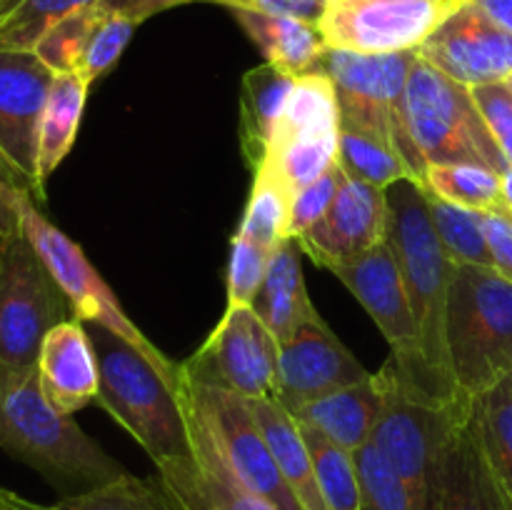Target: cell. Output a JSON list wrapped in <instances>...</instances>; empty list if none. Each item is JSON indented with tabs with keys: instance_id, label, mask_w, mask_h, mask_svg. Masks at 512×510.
Here are the masks:
<instances>
[{
	"instance_id": "6da1fadb",
	"label": "cell",
	"mask_w": 512,
	"mask_h": 510,
	"mask_svg": "<svg viewBox=\"0 0 512 510\" xmlns=\"http://www.w3.org/2000/svg\"><path fill=\"white\" fill-rule=\"evenodd\" d=\"M83 325L98 360L95 400L150 455L170 493H180L195 478L193 435L180 395V363L163 368L105 325Z\"/></svg>"
},
{
	"instance_id": "7a4b0ae2",
	"label": "cell",
	"mask_w": 512,
	"mask_h": 510,
	"mask_svg": "<svg viewBox=\"0 0 512 510\" xmlns=\"http://www.w3.org/2000/svg\"><path fill=\"white\" fill-rule=\"evenodd\" d=\"M388 195V235L385 240L393 248L403 270L418 328L420 358L430 375L435 393L443 403H458L463 398L455 385L448 358V295L453 283L455 265L445 253L438 233L433 228L425 188L413 178H403L385 188Z\"/></svg>"
},
{
	"instance_id": "3957f363",
	"label": "cell",
	"mask_w": 512,
	"mask_h": 510,
	"mask_svg": "<svg viewBox=\"0 0 512 510\" xmlns=\"http://www.w3.org/2000/svg\"><path fill=\"white\" fill-rule=\"evenodd\" d=\"M0 450L38 470L50 483L78 485L80 493L128 473L73 415L50 405L40 388L38 368L0 385Z\"/></svg>"
},
{
	"instance_id": "277c9868",
	"label": "cell",
	"mask_w": 512,
	"mask_h": 510,
	"mask_svg": "<svg viewBox=\"0 0 512 510\" xmlns=\"http://www.w3.org/2000/svg\"><path fill=\"white\" fill-rule=\"evenodd\" d=\"M448 358L463 398L512 373V283L495 268L455 265L448 295Z\"/></svg>"
},
{
	"instance_id": "5b68a950",
	"label": "cell",
	"mask_w": 512,
	"mask_h": 510,
	"mask_svg": "<svg viewBox=\"0 0 512 510\" xmlns=\"http://www.w3.org/2000/svg\"><path fill=\"white\" fill-rule=\"evenodd\" d=\"M418 50L365 55L328 48L313 70L328 75L340 105V123L383 140L408 165L410 178L425 183L428 163L405 125V88ZM310 70V73H313Z\"/></svg>"
},
{
	"instance_id": "8992f818",
	"label": "cell",
	"mask_w": 512,
	"mask_h": 510,
	"mask_svg": "<svg viewBox=\"0 0 512 510\" xmlns=\"http://www.w3.org/2000/svg\"><path fill=\"white\" fill-rule=\"evenodd\" d=\"M405 125L430 165L473 163L503 175L510 168L495 143L473 90L418 55L405 88Z\"/></svg>"
},
{
	"instance_id": "52a82bcc",
	"label": "cell",
	"mask_w": 512,
	"mask_h": 510,
	"mask_svg": "<svg viewBox=\"0 0 512 510\" xmlns=\"http://www.w3.org/2000/svg\"><path fill=\"white\" fill-rule=\"evenodd\" d=\"M380 375L385 400L370 443L400 475L415 510H435L450 430L468 413L473 400L443 405L418 398L405 388L390 360Z\"/></svg>"
},
{
	"instance_id": "ba28073f",
	"label": "cell",
	"mask_w": 512,
	"mask_h": 510,
	"mask_svg": "<svg viewBox=\"0 0 512 510\" xmlns=\"http://www.w3.org/2000/svg\"><path fill=\"white\" fill-rule=\"evenodd\" d=\"M73 313L23 230L0 233V385L38 368L50 330Z\"/></svg>"
},
{
	"instance_id": "9c48e42d",
	"label": "cell",
	"mask_w": 512,
	"mask_h": 510,
	"mask_svg": "<svg viewBox=\"0 0 512 510\" xmlns=\"http://www.w3.org/2000/svg\"><path fill=\"white\" fill-rule=\"evenodd\" d=\"M15 210H18V223L23 235L33 245L35 253L40 255V260L50 270V275L60 285V290L68 295L70 305H73V318L83 320V323L105 325L113 333H118L120 338L128 340L130 345L143 350L150 360H155L163 368H175L178 365L170 358H165L158 350V345L150 343V338H145L143 330L125 315V310L120 308L113 290L105 285V280L93 268V263L83 253V248L78 243H73L63 230L55 228L40 213V208L35 205V198L28 190H20L18 193Z\"/></svg>"
},
{
	"instance_id": "30bf717a",
	"label": "cell",
	"mask_w": 512,
	"mask_h": 510,
	"mask_svg": "<svg viewBox=\"0 0 512 510\" xmlns=\"http://www.w3.org/2000/svg\"><path fill=\"white\" fill-rule=\"evenodd\" d=\"M180 393L235 475L275 510H305L268 448L248 398L233 390L195 383L180 370Z\"/></svg>"
},
{
	"instance_id": "8fae6325",
	"label": "cell",
	"mask_w": 512,
	"mask_h": 510,
	"mask_svg": "<svg viewBox=\"0 0 512 510\" xmlns=\"http://www.w3.org/2000/svg\"><path fill=\"white\" fill-rule=\"evenodd\" d=\"M330 273L338 275L340 283L355 295V300L363 305L365 313L373 318L383 338L388 340L390 350H393L390 363L398 370L405 388L423 400L443 403L430 383L423 358H420L418 328H415L408 288H405L403 270H400L388 240L348 263L335 265Z\"/></svg>"
},
{
	"instance_id": "7c38bea8",
	"label": "cell",
	"mask_w": 512,
	"mask_h": 510,
	"mask_svg": "<svg viewBox=\"0 0 512 510\" xmlns=\"http://www.w3.org/2000/svg\"><path fill=\"white\" fill-rule=\"evenodd\" d=\"M180 370L195 383L233 390L248 400L278 393V340L250 305L225 310L203 348Z\"/></svg>"
},
{
	"instance_id": "4fadbf2b",
	"label": "cell",
	"mask_w": 512,
	"mask_h": 510,
	"mask_svg": "<svg viewBox=\"0 0 512 510\" xmlns=\"http://www.w3.org/2000/svg\"><path fill=\"white\" fill-rule=\"evenodd\" d=\"M50 70L35 50H0V173L45 198L38 175L40 120L53 85Z\"/></svg>"
},
{
	"instance_id": "5bb4252c",
	"label": "cell",
	"mask_w": 512,
	"mask_h": 510,
	"mask_svg": "<svg viewBox=\"0 0 512 510\" xmlns=\"http://www.w3.org/2000/svg\"><path fill=\"white\" fill-rule=\"evenodd\" d=\"M450 0H328L318 28L328 48L385 55L418 50Z\"/></svg>"
},
{
	"instance_id": "9a60e30c",
	"label": "cell",
	"mask_w": 512,
	"mask_h": 510,
	"mask_svg": "<svg viewBox=\"0 0 512 510\" xmlns=\"http://www.w3.org/2000/svg\"><path fill=\"white\" fill-rule=\"evenodd\" d=\"M418 55L468 88L512 78V33L463 0H450Z\"/></svg>"
},
{
	"instance_id": "2e32d148",
	"label": "cell",
	"mask_w": 512,
	"mask_h": 510,
	"mask_svg": "<svg viewBox=\"0 0 512 510\" xmlns=\"http://www.w3.org/2000/svg\"><path fill=\"white\" fill-rule=\"evenodd\" d=\"M368 375L370 373L358 363V358L345 348L343 340L318 315L300 325L288 340L278 343V393H275V400L288 413H295L303 405L360 383Z\"/></svg>"
},
{
	"instance_id": "e0dca14e",
	"label": "cell",
	"mask_w": 512,
	"mask_h": 510,
	"mask_svg": "<svg viewBox=\"0 0 512 510\" xmlns=\"http://www.w3.org/2000/svg\"><path fill=\"white\" fill-rule=\"evenodd\" d=\"M388 235V195L383 188L345 178L328 213L295 243L320 268L333 270L368 253Z\"/></svg>"
},
{
	"instance_id": "ac0fdd59",
	"label": "cell",
	"mask_w": 512,
	"mask_h": 510,
	"mask_svg": "<svg viewBox=\"0 0 512 510\" xmlns=\"http://www.w3.org/2000/svg\"><path fill=\"white\" fill-rule=\"evenodd\" d=\"M435 510H512V495L485 458L473 405L450 430Z\"/></svg>"
},
{
	"instance_id": "d6986e66",
	"label": "cell",
	"mask_w": 512,
	"mask_h": 510,
	"mask_svg": "<svg viewBox=\"0 0 512 510\" xmlns=\"http://www.w3.org/2000/svg\"><path fill=\"white\" fill-rule=\"evenodd\" d=\"M38 380L45 398L63 415H73L98 398V360L88 330L78 318L55 325L43 340Z\"/></svg>"
},
{
	"instance_id": "ffe728a7",
	"label": "cell",
	"mask_w": 512,
	"mask_h": 510,
	"mask_svg": "<svg viewBox=\"0 0 512 510\" xmlns=\"http://www.w3.org/2000/svg\"><path fill=\"white\" fill-rule=\"evenodd\" d=\"M383 400V375L370 373L360 383L313 400V403L303 405L290 415L300 425L318 430L350 453H358L373 438L375 423H378L380 410H383Z\"/></svg>"
},
{
	"instance_id": "44dd1931",
	"label": "cell",
	"mask_w": 512,
	"mask_h": 510,
	"mask_svg": "<svg viewBox=\"0 0 512 510\" xmlns=\"http://www.w3.org/2000/svg\"><path fill=\"white\" fill-rule=\"evenodd\" d=\"M300 255L303 250L298 248V243L293 238H285L273 250L263 285L250 305L278 343L288 340L300 325L318 318V310L305 288Z\"/></svg>"
},
{
	"instance_id": "7402d4cb",
	"label": "cell",
	"mask_w": 512,
	"mask_h": 510,
	"mask_svg": "<svg viewBox=\"0 0 512 510\" xmlns=\"http://www.w3.org/2000/svg\"><path fill=\"white\" fill-rule=\"evenodd\" d=\"M183 395V393H180ZM185 403V400H183ZM188 410V408H185ZM190 435H193L195 478L180 493H173L185 510H275L268 500L255 495L238 475L230 470L220 450L215 448L208 430L190 415Z\"/></svg>"
},
{
	"instance_id": "603a6c76",
	"label": "cell",
	"mask_w": 512,
	"mask_h": 510,
	"mask_svg": "<svg viewBox=\"0 0 512 510\" xmlns=\"http://www.w3.org/2000/svg\"><path fill=\"white\" fill-rule=\"evenodd\" d=\"M295 75L283 73L275 65L263 63L248 70L240 85V148L245 163L255 170L265 163L273 143V133L283 115Z\"/></svg>"
},
{
	"instance_id": "cb8c5ba5",
	"label": "cell",
	"mask_w": 512,
	"mask_h": 510,
	"mask_svg": "<svg viewBox=\"0 0 512 510\" xmlns=\"http://www.w3.org/2000/svg\"><path fill=\"white\" fill-rule=\"evenodd\" d=\"M233 15L245 35L265 55V63L275 65L295 78L310 73L328 50L320 28L308 20L255 13V10H233Z\"/></svg>"
},
{
	"instance_id": "d4e9b609",
	"label": "cell",
	"mask_w": 512,
	"mask_h": 510,
	"mask_svg": "<svg viewBox=\"0 0 512 510\" xmlns=\"http://www.w3.org/2000/svg\"><path fill=\"white\" fill-rule=\"evenodd\" d=\"M248 403L265 440H268V448L273 453L275 463H278L280 473H283L285 483L290 485L300 505L305 510H330L318 485V478H315L313 458H310V450L305 445L298 420L278 400L260 398L248 400Z\"/></svg>"
},
{
	"instance_id": "484cf974",
	"label": "cell",
	"mask_w": 512,
	"mask_h": 510,
	"mask_svg": "<svg viewBox=\"0 0 512 510\" xmlns=\"http://www.w3.org/2000/svg\"><path fill=\"white\" fill-rule=\"evenodd\" d=\"M323 138H340V105L333 80L320 70H313L295 78L273 133L270 153L300 140Z\"/></svg>"
},
{
	"instance_id": "4316f807",
	"label": "cell",
	"mask_w": 512,
	"mask_h": 510,
	"mask_svg": "<svg viewBox=\"0 0 512 510\" xmlns=\"http://www.w3.org/2000/svg\"><path fill=\"white\" fill-rule=\"evenodd\" d=\"M88 88L90 85L83 83L78 73H55L40 120L38 175L43 185L58 170L78 138Z\"/></svg>"
},
{
	"instance_id": "83f0119b",
	"label": "cell",
	"mask_w": 512,
	"mask_h": 510,
	"mask_svg": "<svg viewBox=\"0 0 512 510\" xmlns=\"http://www.w3.org/2000/svg\"><path fill=\"white\" fill-rule=\"evenodd\" d=\"M290 208H293V190L273 165L263 163L255 170L253 190L235 233L275 250L288 238Z\"/></svg>"
},
{
	"instance_id": "f1b7e54d",
	"label": "cell",
	"mask_w": 512,
	"mask_h": 510,
	"mask_svg": "<svg viewBox=\"0 0 512 510\" xmlns=\"http://www.w3.org/2000/svg\"><path fill=\"white\" fill-rule=\"evenodd\" d=\"M50 510H185L168 485L155 478L123 473L120 478L83 490L50 505Z\"/></svg>"
},
{
	"instance_id": "f546056e",
	"label": "cell",
	"mask_w": 512,
	"mask_h": 510,
	"mask_svg": "<svg viewBox=\"0 0 512 510\" xmlns=\"http://www.w3.org/2000/svg\"><path fill=\"white\" fill-rule=\"evenodd\" d=\"M428 198L430 220L443 243L445 253L458 265H483V268H495L493 253H490L488 238H485L483 210H470L463 205L448 203L438 198L430 190H425Z\"/></svg>"
},
{
	"instance_id": "4dcf8cb0",
	"label": "cell",
	"mask_w": 512,
	"mask_h": 510,
	"mask_svg": "<svg viewBox=\"0 0 512 510\" xmlns=\"http://www.w3.org/2000/svg\"><path fill=\"white\" fill-rule=\"evenodd\" d=\"M300 425V423H298ZM305 445L313 458L315 478H318L323 498L330 510H363V493H360V475L355 453L343 445L333 443L318 430L300 425Z\"/></svg>"
},
{
	"instance_id": "1f68e13d",
	"label": "cell",
	"mask_w": 512,
	"mask_h": 510,
	"mask_svg": "<svg viewBox=\"0 0 512 510\" xmlns=\"http://www.w3.org/2000/svg\"><path fill=\"white\" fill-rule=\"evenodd\" d=\"M485 458L512 495V373L473 400Z\"/></svg>"
},
{
	"instance_id": "d6a6232c",
	"label": "cell",
	"mask_w": 512,
	"mask_h": 510,
	"mask_svg": "<svg viewBox=\"0 0 512 510\" xmlns=\"http://www.w3.org/2000/svg\"><path fill=\"white\" fill-rule=\"evenodd\" d=\"M338 163L350 180H360L383 190L398 180L410 178L408 165L390 145L343 123H340Z\"/></svg>"
},
{
	"instance_id": "836d02e7",
	"label": "cell",
	"mask_w": 512,
	"mask_h": 510,
	"mask_svg": "<svg viewBox=\"0 0 512 510\" xmlns=\"http://www.w3.org/2000/svg\"><path fill=\"white\" fill-rule=\"evenodd\" d=\"M423 188L470 210H493L503 205V175L483 165H430Z\"/></svg>"
},
{
	"instance_id": "e575fe53",
	"label": "cell",
	"mask_w": 512,
	"mask_h": 510,
	"mask_svg": "<svg viewBox=\"0 0 512 510\" xmlns=\"http://www.w3.org/2000/svg\"><path fill=\"white\" fill-rule=\"evenodd\" d=\"M110 5L105 0L98 3H90L85 8L75 10V13L65 15L60 23H55L48 33L43 35L38 45H35V53L38 58L48 65L55 73H75L80 58H83L85 48H88L90 38H93L95 28L100 25V20L110 13Z\"/></svg>"
},
{
	"instance_id": "d590c367",
	"label": "cell",
	"mask_w": 512,
	"mask_h": 510,
	"mask_svg": "<svg viewBox=\"0 0 512 510\" xmlns=\"http://www.w3.org/2000/svg\"><path fill=\"white\" fill-rule=\"evenodd\" d=\"M98 0H18L0 18V50H35L55 23Z\"/></svg>"
},
{
	"instance_id": "8d00e7d4",
	"label": "cell",
	"mask_w": 512,
	"mask_h": 510,
	"mask_svg": "<svg viewBox=\"0 0 512 510\" xmlns=\"http://www.w3.org/2000/svg\"><path fill=\"white\" fill-rule=\"evenodd\" d=\"M355 463H358L363 510H415L413 498L400 475L373 443H365L355 453Z\"/></svg>"
},
{
	"instance_id": "74e56055",
	"label": "cell",
	"mask_w": 512,
	"mask_h": 510,
	"mask_svg": "<svg viewBox=\"0 0 512 510\" xmlns=\"http://www.w3.org/2000/svg\"><path fill=\"white\" fill-rule=\"evenodd\" d=\"M135 20L130 18L123 10H110L100 25L95 28L93 38H90L88 48H85L83 58H80L75 73L80 75V80L88 85H93L100 75L108 73L115 65V60L123 55L125 45L130 43L135 30Z\"/></svg>"
},
{
	"instance_id": "f35d334b",
	"label": "cell",
	"mask_w": 512,
	"mask_h": 510,
	"mask_svg": "<svg viewBox=\"0 0 512 510\" xmlns=\"http://www.w3.org/2000/svg\"><path fill=\"white\" fill-rule=\"evenodd\" d=\"M270 258H273V250L235 233L228 263V308L253 305L268 273Z\"/></svg>"
},
{
	"instance_id": "ab89813d",
	"label": "cell",
	"mask_w": 512,
	"mask_h": 510,
	"mask_svg": "<svg viewBox=\"0 0 512 510\" xmlns=\"http://www.w3.org/2000/svg\"><path fill=\"white\" fill-rule=\"evenodd\" d=\"M345 178H348V175L343 173L340 163H333L318 180H313V183L305 185L303 190L295 193L293 208H290L288 238L298 240L305 230L313 228V225L328 213L330 203L335 200V195H338Z\"/></svg>"
},
{
	"instance_id": "60d3db41",
	"label": "cell",
	"mask_w": 512,
	"mask_h": 510,
	"mask_svg": "<svg viewBox=\"0 0 512 510\" xmlns=\"http://www.w3.org/2000/svg\"><path fill=\"white\" fill-rule=\"evenodd\" d=\"M470 90H473L475 103H478L495 143L503 150L505 160L512 168V80L475 85Z\"/></svg>"
},
{
	"instance_id": "b9f144b4",
	"label": "cell",
	"mask_w": 512,
	"mask_h": 510,
	"mask_svg": "<svg viewBox=\"0 0 512 510\" xmlns=\"http://www.w3.org/2000/svg\"><path fill=\"white\" fill-rule=\"evenodd\" d=\"M485 238L493 253L495 270L512 283V215L505 205L493 210H483Z\"/></svg>"
},
{
	"instance_id": "7bdbcfd3",
	"label": "cell",
	"mask_w": 512,
	"mask_h": 510,
	"mask_svg": "<svg viewBox=\"0 0 512 510\" xmlns=\"http://www.w3.org/2000/svg\"><path fill=\"white\" fill-rule=\"evenodd\" d=\"M210 3L225 5L230 10H255L268 15H290V18L320 23L328 0H210Z\"/></svg>"
},
{
	"instance_id": "ee69618b",
	"label": "cell",
	"mask_w": 512,
	"mask_h": 510,
	"mask_svg": "<svg viewBox=\"0 0 512 510\" xmlns=\"http://www.w3.org/2000/svg\"><path fill=\"white\" fill-rule=\"evenodd\" d=\"M105 3H108L113 10H123V13H128L130 18L140 25L143 20H148L150 15H158L163 13V10L193 3V0H105Z\"/></svg>"
},
{
	"instance_id": "f6af8a7d",
	"label": "cell",
	"mask_w": 512,
	"mask_h": 510,
	"mask_svg": "<svg viewBox=\"0 0 512 510\" xmlns=\"http://www.w3.org/2000/svg\"><path fill=\"white\" fill-rule=\"evenodd\" d=\"M20 190L23 188L10 183V180L0 173V233H13V230H20L18 210H15Z\"/></svg>"
},
{
	"instance_id": "bcb514c9",
	"label": "cell",
	"mask_w": 512,
	"mask_h": 510,
	"mask_svg": "<svg viewBox=\"0 0 512 510\" xmlns=\"http://www.w3.org/2000/svg\"><path fill=\"white\" fill-rule=\"evenodd\" d=\"M463 3L475 5L480 13L488 15L493 23L512 33V0H463Z\"/></svg>"
},
{
	"instance_id": "7dc6e473",
	"label": "cell",
	"mask_w": 512,
	"mask_h": 510,
	"mask_svg": "<svg viewBox=\"0 0 512 510\" xmlns=\"http://www.w3.org/2000/svg\"><path fill=\"white\" fill-rule=\"evenodd\" d=\"M0 510H50V505L33 503V500L23 498V495L0 485Z\"/></svg>"
},
{
	"instance_id": "c3c4849f",
	"label": "cell",
	"mask_w": 512,
	"mask_h": 510,
	"mask_svg": "<svg viewBox=\"0 0 512 510\" xmlns=\"http://www.w3.org/2000/svg\"><path fill=\"white\" fill-rule=\"evenodd\" d=\"M15 3H18V0H0V18H3V15L8 13Z\"/></svg>"
},
{
	"instance_id": "681fc988",
	"label": "cell",
	"mask_w": 512,
	"mask_h": 510,
	"mask_svg": "<svg viewBox=\"0 0 512 510\" xmlns=\"http://www.w3.org/2000/svg\"><path fill=\"white\" fill-rule=\"evenodd\" d=\"M505 208H508V210H510V215H512V205H505Z\"/></svg>"
},
{
	"instance_id": "f907efd6",
	"label": "cell",
	"mask_w": 512,
	"mask_h": 510,
	"mask_svg": "<svg viewBox=\"0 0 512 510\" xmlns=\"http://www.w3.org/2000/svg\"><path fill=\"white\" fill-rule=\"evenodd\" d=\"M510 80H512V78H510Z\"/></svg>"
}]
</instances>
